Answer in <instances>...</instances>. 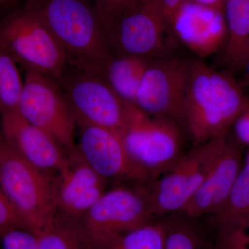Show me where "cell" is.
Wrapping results in <instances>:
<instances>
[{
  "label": "cell",
  "instance_id": "obj_1",
  "mask_svg": "<svg viewBox=\"0 0 249 249\" xmlns=\"http://www.w3.org/2000/svg\"><path fill=\"white\" fill-rule=\"evenodd\" d=\"M189 61L183 121L195 146L227 136L236 119L248 107L249 98L231 72L215 70L203 59Z\"/></svg>",
  "mask_w": 249,
  "mask_h": 249
},
{
  "label": "cell",
  "instance_id": "obj_2",
  "mask_svg": "<svg viewBox=\"0 0 249 249\" xmlns=\"http://www.w3.org/2000/svg\"><path fill=\"white\" fill-rule=\"evenodd\" d=\"M70 66L101 75L111 53L106 21L85 0H34Z\"/></svg>",
  "mask_w": 249,
  "mask_h": 249
},
{
  "label": "cell",
  "instance_id": "obj_3",
  "mask_svg": "<svg viewBox=\"0 0 249 249\" xmlns=\"http://www.w3.org/2000/svg\"><path fill=\"white\" fill-rule=\"evenodd\" d=\"M0 46L25 70L60 79L68 68L66 55L34 0L3 18Z\"/></svg>",
  "mask_w": 249,
  "mask_h": 249
},
{
  "label": "cell",
  "instance_id": "obj_4",
  "mask_svg": "<svg viewBox=\"0 0 249 249\" xmlns=\"http://www.w3.org/2000/svg\"><path fill=\"white\" fill-rule=\"evenodd\" d=\"M106 21L113 55L169 58L175 57L181 44L153 0H146Z\"/></svg>",
  "mask_w": 249,
  "mask_h": 249
},
{
  "label": "cell",
  "instance_id": "obj_5",
  "mask_svg": "<svg viewBox=\"0 0 249 249\" xmlns=\"http://www.w3.org/2000/svg\"><path fill=\"white\" fill-rule=\"evenodd\" d=\"M1 189L36 232L56 212L55 177L30 162L1 137Z\"/></svg>",
  "mask_w": 249,
  "mask_h": 249
},
{
  "label": "cell",
  "instance_id": "obj_6",
  "mask_svg": "<svg viewBox=\"0 0 249 249\" xmlns=\"http://www.w3.org/2000/svg\"><path fill=\"white\" fill-rule=\"evenodd\" d=\"M121 136L132 160L152 181L169 170L183 155L182 137L176 121L150 115L127 103Z\"/></svg>",
  "mask_w": 249,
  "mask_h": 249
},
{
  "label": "cell",
  "instance_id": "obj_7",
  "mask_svg": "<svg viewBox=\"0 0 249 249\" xmlns=\"http://www.w3.org/2000/svg\"><path fill=\"white\" fill-rule=\"evenodd\" d=\"M227 136L195 145L146 191L154 215L181 212L204 183Z\"/></svg>",
  "mask_w": 249,
  "mask_h": 249
},
{
  "label": "cell",
  "instance_id": "obj_8",
  "mask_svg": "<svg viewBox=\"0 0 249 249\" xmlns=\"http://www.w3.org/2000/svg\"><path fill=\"white\" fill-rule=\"evenodd\" d=\"M146 190L119 187L106 192L80 220L92 249H106L119 236L154 217Z\"/></svg>",
  "mask_w": 249,
  "mask_h": 249
},
{
  "label": "cell",
  "instance_id": "obj_9",
  "mask_svg": "<svg viewBox=\"0 0 249 249\" xmlns=\"http://www.w3.org/2000/svg\"><path fill=\"white\" fill-rule=\"evenodd\" d=\"M18 111L30 124L52 136L68 155L76 150V116L66 94L55 80L25 71Z\"/></svg>",
  "mask_w": 249,
  "mask_h": 249
},
{
  "label": "cell",
  "instance_id": "obj_10",
  "mask_svg": "<svg viewBox=\"0 0 249 249\" xmlns=\"http://www.w3.org/2000/svg\"><path fill=\"white\" fill-rule=\"evenodd\" d=\"M56 82L68 98L77 124L99 126L121 134L127 103L102 77L69 65Z\"/></svg>",
  "mask_w": 249,
  "mask_h": 249
},
{
  "label": "cell",
  "instance_id": "obj_11",
  "mask_svg": "<svg viewBox=\"0 0 249 249\" xmlns=\"http://www.w3.org/2000/svg\"><path fill=\"white\" fill-rule=\"evenodd\" d=\"M189 72V60L175 56L150 59L139 88L136 107L150 115L183 121Z\"/></svg>",
  "mask_w": 249,
  "mask_h": 249
},
{
  "label": "cell",
  "instance_id": "obj_12",
  "mask_svg": "<svg viewBox=\"0 0 249 249\" xmlns=\"http://www.w3.org/2000/svg\"><path fill=\"white\" fill-rule=\"evenodd\" d=\"M79 137L77 149L103 178H124L138 183L152 182L148 174L136 163L124 146L121 134L86 124H77Z\"/></svg>",
  "mask_w": 249,
  "mask_h": 249
},
{
  "label": "cell",
  "instance_id": "obj_13",
  "mask_svg": "<svg viewBox=\"0 0 249 249\" xmlns=\"http://www.w3.org/2000/svg\"><path fill=\"white\" fill-rule=\"evenodd\" d=\"M107 179L91 168L76 149L55 177L56 212L81 220L106 191Z\"/></svg>",
  "mask_w": 249,
  "mask_h": 249
},
{
  "label": "cell",
  "instance_id": "obj_14",
  "mask_svg": "<svg viewBox=\"0 0 249 249\" xmlns=\"http://www.w3.org/2000/svg\"><path fill=\"white\" fill-rule=\"evenodd\" d=\"M169 22L180 43L204 59L219 52L227 38L224 11L186 0Z\"/></svg>",
  "mask_w": 249,
  "mask_h": 249
},
{
  "label": "cell",
  "instance_id": "obj_15",
  "mask_svg": "<svg viewBox=\"0 0 249 249\" xmlns=\"http://www.w3.org/2000/svg\"><path fill=\"white\" fill-rule=\"evenodd\" d=\"M243 164L241 145L227 138L204 183L180 213L193 219L217 214L227 201Z\"/></svg>",
  "mask_w": 249,
  "mask_h": 249
},
{
  "label": "cell",
  "instance_id": "obj_16",
  "mask_svg": "<svg viewBox=\"0 0 249 249\" xmlns=\"http://www.w3.org/2000/svg\"><path fill=\"white\" fill-rule=\"evenodd\" d=\"M1 114V138L28 161L47 172L66 165L69 155L52 136L26 120L18 109Z\"/></svg>",
  "mask_w": 249,
  "mask_h": 249
},
{
  "label": "cell",
  "instance_id": "obj_17",
  "mask_svg": "<svg viewBox=\"0 0 249 249\" xmlns=\"http://www.w3.org/2000/svg\"><path fill=\"white\" fill-rule=\"evenodd\" d=\"M224 14L227 35L220 61L226 71H244L249 58V0H227Z\"/></svg>",
  "mask_w": 249,
  "mask_h": 249
},
{
  "label": "cell",
  "instance_id": "obj_18",
  "mask_svg": "<svg viewBox=\"0 0 249 249\" xmlns=\"http://www.w3.org/2000/svg\"><path fill=\"white\" fill-rule=\"evenodd\" d=\"M149 60L113 55L100 76L124 102L136 106L139 88Z\"/></svg>",
  "mask_w": 249,
  "mask_h": 249
},
{
  "label": "cell",
  "instance_id": "obj_19",
  "mask_svg": "<svg viewBox=\"0 0 249 249\" xmlns=\"http://www.w3.org/2000/svg\"><path fill=\"white\" fill-rule=\"evenodd\" d=\"M218 239L226 237L249 221V160H245L225 204L214 214Z\"/></svg>",
  "mask_w": 249,
  "mask_h": 249
},
{
  "label": "cell",
  "instance_id": "obj_20",
  "mask_svg": "<svg viewBox=\"0 0 249 249\" xmlns=\"http://www.w3.org/2000/svg\"><path fill=\"white\" fill-rule=\"evenodd\" d=\"M39 249H92L80 221L55 212L35 232Z\"/></svg>",
  "mask_w": 249,
  "mask_h": 249
},
{
  "label": "cell",
  "instance_id": "obj_21",
  "mask_svg": "<svg viewBox=\"0 0 249 249\" xmlns=\"http://www.w3.org/2000/svg\"><path fill=\"white\" fill-rule=\"evenodd\" d=\"M164 221L165 240L162 249H213L193 219L181 213Z\"/></svg>",
  "mask_w": 249,
  "mask_h": 249
},
{
  "label": "cell",
  "instance_id": "obj_22",
  "mask_svg": "<svg viewBox=\"0 0 249 249\" xmlns=\"http://www.w3.org/2000/svg\"><path fill=\"white\" fill-rule=\"evenodd\" d=\"M18 62L2 46H0V109L1 113L18 110L23 91Z\"/></svg>",
  "mask_w": 249,
  "mask_h": 249
},
{
  "label": "cell",
  "instance_id": "obj_23",
  "mask_svg": "<svg viewBox=\"0 0 249 249\" xmlns=\"http://www.w3.org/2000/svg\"><path fill=\"white\" fill-rule=\"evenodd\" d=\"M164 222L148 223L118 237L106 249H162Z\"/></svg>",
  "mask_w": 249,
  "mask_h": 249
},
{
  "label": "cell",
  "instance_id": "obj_24",
  "mask_svg": "<svg viewBox=\"0 0 249 249\" xmlns=\"http://www.w3.org/2000/svg\"><path fill=\"white\" fill-rule=\"evenodd\" d=\"M16 229L29 230L25 219L17 206L0 191V233Z\"/></svg>",
  "mask_w": 249,
  "mask_h": 249
},
{
  "label": "cell",
  "instance_id": "obj_25",
  "mask_svg": "<svg viewBox=\"0 0 249 249\" xmlns=\"http://www.w3.org/2000/svg\"><path fill=\"white\" fill-rule=\"evenodd\" d=\"M0 234L1 249H39L37 235L27 229H13Z\"/></svg>",
  "mask_w": 249,
  "mask_h": 249
},
{
  "label": "cell",
  "instance_id": "obj_26",
  "mask_svg": "<svg viewBox=\"0 0 249 249\" xmlns=\"http://www.w3.org/2000/svg\"><path fill=\"white\" fill-rule=\"evenodd\" d=\"M145 1L146 0H94V5L107 19Z\"/></svg>",
  "mask_w": 249,
  "mask_h": 249
},
{
  "label": "cell",
  "instance_id": "obj_27",
  "mask_svg": "<svg viewBox=\"0 0 249 249\" xmlns=\"http://www.w3.org/2000/svg\"><path fill=\"white\" fill-rule=\"evenodd\" d=\"M217 246L221 249H249V221L229 235L218 239Z\"/></svg>",
  "mask_w": 249,
  "mask_h": 249
},
{
  "label": "cell",
  "instance_id": "obj_28",
  "mask_svg": "<svg viewBox=\"0 0 249 249\" xmlns=\"http://www.w3.org/2000/svg\"><path fill=\"white\" fill-rule=\"evenodd\" d=\"M236 142L242 146L249 147V106L236 119L234 124Z\"/></svg>",
  "mask_w": 249,
  "mask_h": 249
},
{
  "label": "cell",
  "instance_id": "obj_29",
  "mask_svg": "<svg viewBox=\"0 0 249 249\" xmlns=\"http://www.w3.org/2000/svg\"><path fill=\"white\" fill-rule=\"evenodd\" d=\"M153 1L160 10V12L169 22L170 18L175 14V11L186 0H153Z\"/></svg>",
  "mask_w": 249,
  "mask_h": 249
},
{
  "label": "cell",
  "instance_id": "obj_30",
  "mask_svg": "<svg viewBox=\"0 0 249 249\" xmlns=\"http://www.w3.org/2000/svg\"><path fill=\"white\" fill-rule=\"evenodd\" d=\"M196 4L203 5L208 7L214 8L224 11V6L227 0H188Z\"/></svg>",
  "mask_w": 249,
  "mask_h": 249
},
{
  "label": "cell",
  "instance_id": "obj_31",
  "mask_svg": "<svg viewBox=\"0 0 249 249\" xmlns=\"http://www.w3.org/2000/svg\"><path fill=\"white\" fill-rule=\"evenodd\" d=\"M244 71H245V73H244L243 78H242V82H240V83L244 88L245 87L249 88V58L248 60H247V64H246Z\"/></svg>",
  "mask_w": 249,
  "mask_h": 249
},
{
  "label": "cell",
  "instance_id": "obj_32",
  "mask_svg": "<svg viewBox=\"0 0 249 249\" xmlns=\"http://www.w3.org/2000/svg\"><path fill=\"white\" fill-rule=\"evenodd\" d=\"M19 0H0V4L1 7H9V6H13L16 4Z\"/></svg>",
  "mask_w": 249,
  "mask_h": 249
},
{
  "label": "cell",
  "instance_id": "obj_33",
  "mask_svg": "<svg viewBox=\"0 0 249 249\" xmlns=\"http://www.w3.org/2000/svg\"></svg>",
  "mask_w": 249,
  "mask_h": 249
}]
</instances>
